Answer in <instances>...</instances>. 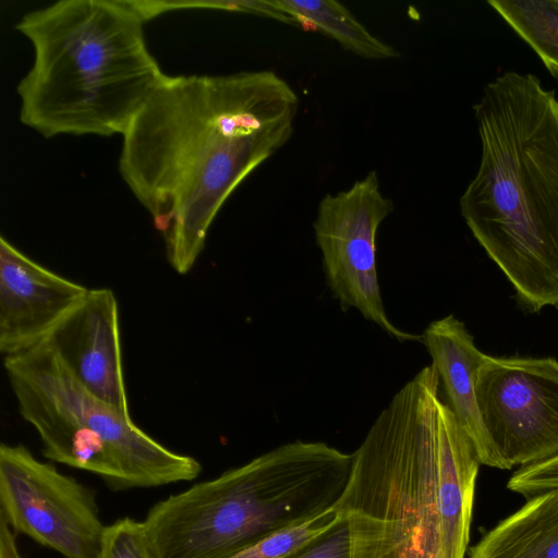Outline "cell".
I'll return each mask as SVG.
<instances>
[{
    "label": "cell",
    "instance_id": "6da1fadb",
    "mask_svg": "<svg viewBox=\"0 0 558 558\" xmlns=\"http://www.w3.org/2000/svg\"><path fill=\"white\" fill-rule=\"evenodd\" d=\"M299 97L268 70L165 75L124 132L119 171L181 275L218 211L292 136Z\"/></svg>",
    "mask_w": 558,
    "mask_h": 558
},
{
    "label": "cell",
    "instance_id": "7a4b0ae2",
    "mask_svg": "<svg viewBox=\"0 0 558 558\" xmlns=\"http://www.w3.org/2000/svg\"><path fill=\"white\" fill-rule=\"evenodd\" d=\"M439 388L432 363L352 453L333 506L349 525L351 558H465L481 463Z\"/></svg>",
    "mask_w": 558,
    "mask_h": 558
},
{
    "label": "cell",
    "instance_id": "3957f363",
    "mask_svg": "<svg viewBox=\"0 0 558 558\" xmlns=\"http://www.w3.org/2000/svg\"><path fill=\"white\" fill-rule=\"evenodd\" d=\"M482 145L460 197L473 236L534 311L558 306V99L505 72L473 107Z\"/></svg>",
    "mask_w": 558,
    "mask_h": 558
},
{
    "label": "cell",
    "instance_id": "277c9868",
    "mask_svg": "<svg viewBox=\"0 0 558 558\" xmlns=\"http://www.w3.org/2000/svg\"><path fill=\"white\" fill-rule=\"evenodd\" d=\"M129 0H60L25 13L20 120L46 138L123 135L165 77Z\"/></svg>",
    "mask_w": 558,
    "mask_h": 558
},
{
    "label": "cell",
    "instance_id": "5b68a950",
    "mask_svg": "<svg viewBox=\"0 0 558 558\" xmlns=\"http://www.w3.org/2000/svg\"><path fill=\"white\" fill-rule=\"evenodd\" d=\"M352 454L295 440L155 504L143 520L156 558H228L333 508Z\"/></svg>",
    "mask_w": 558,
    "mask_h": 558
},
{
    "label": "cell",
    "instance_id": "8992f818",
    "mask_svg": "<svg viewBox=\"0 0 558 558\" xmlns=\"http://www.w3.org/2000/svg\"><path fill=\"white\" fill-rule=\"evenodd\" d=\"M22 418L34 427L48 460L96 474L113 490L187 482L202 472L128 415L86 390L43 341L4 357Z\"/></svg>",
    "mask_w": 558,
    "mask_h": 558
},
{
    "label": "cell",
    "instance_id": "52a82bcc",
    "mask_svg": "<svg viewBox=\"0 0 558 558\" xmlns=\"http://www.w3.org/2000/svg\"><path fill=\"white\" fill-rule=\"evenodd\" d=\"M0 517L65 558H97L106 527L92 488L21 444L0 446Z\"/></svg>",
    "mask_w": 558,
    "mask_h": 558
},
{
    "label": "cell",
    "instance_id": "ba28073f",
    "mask_svg": "<svg viewBox=\"0 0 558 558\" xmlns=\"http://www.w3.org/2000/svg\"><path fill=\"white\" fill-rule=\"evenodd\" d=\"M392 210V201L383 194L376 171H371L348 190L322 198L313 223L315 239L327 284L343 311L357 310L401 342L422 341V336L390 322L381 299L376 235Z\"/></svg>",
    "mask_w": 558,
    "mask_h": 558
},
{
    "label": "cell",
    "instance_id": "9c48e42d",
    "mask_svg": "<svg viewBox=\"0 0 558 558\" xmlns=\"http://www.w3.org/2000/svg\"><path fill=\"white\" fill-rule=\"evenodd\" d=\"M482 422L499 470L558 456V362L487 355L476 379Z\"/></svg>",
    "mask_w": 558,
    "mask_h": 558
},
{
    "label": "cell",
    "instance_id": "30bf717a",
    "mask_svg": "<svg viewBox=\"0 0 558 558\" xmlns=\"http://www.w3.org/2000/svg\"><path fill=\"white\" fill-rule=\"evenodd\" d=\"M88 290L35 262L1 235L0 352L11 356L43 342Z\"/></svg>",
    "mask_w": 558,
    "mask_h": 558
},
{
    "label": "cell",
    "instance_id": "8fae6325",
    "mask_svg": "<svg viewBox=\"0 0 558 558\" xmlns=\"http://www.w3.org/2000/svg\"><path fill=\"white\" fill-rule=\"evenodd\" d=\"M90 393L131 415L124 380L119 305L109 288L85 298L44 340Z\"/></svg>",
    "mask_w": 558,
    "mask_h": 558
},
{
    "label": "cell",
    "instance_id": "7c38bea8",
    "mask_svg": "<svg viewBox=\"0 0 558 558\" xmlns=\"http://www.w3.org/2000/svg\"><path fill=\"white\" fill-rule=\"evenodd\" d=\"M421 336L444 386L447 404L470 438L480 463L498 469L475 390L478 369L487 355L476 348L464 324L453 315L432 322Z\"/></svg>",
    "mask_w": 558,
    "mask_h": 558
},
{
    "label": "cell",
    "instance_id": "4fadbf2b",
    "mask_svg": "<svg viewBox=\"0 0 558 558\" xmlns=\"http://www.w3.org/2000/svg\"><path fill=\"white\" fill-rule=\"evenodd\" d=\"M468 558H558V490L526 499L487 531Z\"/></svg>",
    "mask_w": 558,
    "mask_h": 558
},
{
    "label": "cell",
    "instance_id": "5bb4252c",
    "mask_svg": "<svg viewBox=\"0 0 558 558\" xmlns=\"http://www.w3.org/2000/svg\"><path fill=\"white\" fill-rule=\"evenodd\" d=\"M296 25H308L336 40L343 49L365 59L385 60L399 56L341 3L332 0H275Z\"/></svg>",
    "mask_w": 558,
    "mask_h": 558
},
{
    "label": "cell",
    "instance_id": "9a60e30c",
    "mask_svg": "<svg viewBox=\"0 0 558 558\" xmlns=\"http://www.w3.org/2000/svg\"><path fill=\"white\" fill-rule=\"evenodd\" d=\"M558 81V0H488Z\"/></svg>",
    "mask_w": 558,
    "mask_h": 558
},
{
    "label": "cell",
    "instance_id": "2e32d148",
    "mask_svg": "<svg viewBox=\"0 0 558 558\" xmlns=\"http://www.w3.org/2000/svg\"><path fill=\"white\" fill-rule=\"evenodd\" d=\"M340 518L333 508L272 534L228 558H284L333 527Z\"/></svg>",
    "mask_w": 558,
    "mask_h": 558
},
{
    "label": "cell",
    "instance_id": "e0dca14e",
    "mask_svg": "<svg viewBox=\"0 0 558 558\" xmlns=\"http://www.w3.org/2000/svg\"><path fill=\"white\" fill-rule=\"evenodd\" d=\"M97 558H156L144 522L122 518L106 525Z\"/></svg>",
    "mask_w": 558,
    "mask_h": 558
},
{
    "label": "cell",
    "instance_id": "ac0fdd59",
    "mask_svg": "<svg viewBox=\"0 0 558 558\" xmlns=\"http://www.w3.org/2000/svg\"><path fill=\"white\" fill-rule=\"evenodd\" d=\"M507 488L525 499L558 490V456L518 469L509 478Z\"/></svg>",
    "mask_w": 558,
    "mask_h": 558
},
{
    "label": "cell",
    "instance_id": "d6986e66",
    "mask_svg": "<svg viewBox=\"0 0 558 558\" xmlns=\"http://www.w3.org/2000/svg\"><path fill=\"white\" fill-rule=\"evenodd\" d=\"M284 558H351L348 523L340 519L329 531Z\"/></svg>",
    "mask_w": 558,
    "mask_h": 558
},
{
    "label": "cell",
    "instance_id": "ffe728a7",
    "mask_svg": "<svg viewBox=\"0 0 558 558\" xmlns=\"http://www.w3.org/2000/svg\"><path fill=\"white\" fill-rule=\"evenodd\" d=\"M15 532L0 517V558H23L16 544Z\"/></svg>",
    "mask_w": 558,
    "mask_h": 558
}]
</instances>
